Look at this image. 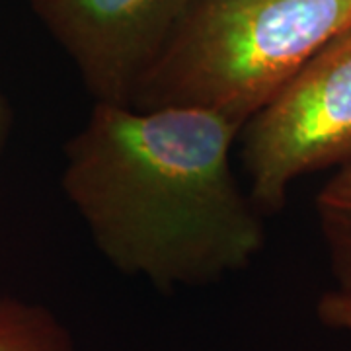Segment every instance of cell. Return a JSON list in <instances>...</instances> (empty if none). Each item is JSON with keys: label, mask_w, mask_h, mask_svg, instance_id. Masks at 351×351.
<instances>
[{"label": "cell", "mask_w": 351, "mask_h": 351, "mask_svg": "<svg viewBox=\"0 0 351 351\" xmlns=\"http://www.w3.org/2000/svg\"><path fill=\"white\" fill-rule=\"evenodd\" d=\"M351 25V0H191L129 106L193 108L246 125Z\"/></svg>", "instance_id": "obj_2"}, {"label": "cell", "mask_w": 351, "mask_h": 351, "mask_svg": "<svg viewBox=\"0 0 351 351\" xmlns=\"http://www.w3.org/2000/svg\"><path fill=\"white\" fill-rule=\"evenodd\" d=\"M10 129H12V110L8 106V100L0 94V156L8 143Z\"/></svg>", "instance_id": "obj_8"}, {"label": "cell", "mask_w": 351, "mask_h": 351, "mask_svg": "<svg viewBox=\"0 0 351 351\" xmlns=\"http://www.w3.org/2000/svg\"><path fill=\"white\" fill-rule=\"evenodd\" d=\"M316 209L326 234L336 285H351V160L318 193Z\"/></svg>", "instance_id": "obj_6"}, {"label": "cell", "mask_w": 351, "mask_h": 351, "mask_svg": "<svg viewBox=\"0 0 351 351\" xmlns=\"http://www.w3.org/2000/svg\"><path fill=\"white\" fill-rule=\"evenodd\" d=\"M240 131L205 110L96 101L64 147L63 189L117 271L172 291L254 262L265 232L230 166Z\"/></svg>", "instance_id": "obj_1"}, {"label": "cell", "mask_w": 351, "mask_h": 351, "mask_svg": "<svg viewBox=\"0 0 351 351\" xmlns=\"http://www.w3.org/2000/svg\"><path fill=\"white\" fill-rule=\"evenodd\" d=\"M318 320L351 341V285H336L316 302Z\"/></svg>", "instance_id": "obj_7"}, {"label": "cell", "mask_w": 351, "mask_h": 351, "mask_svg": "<svg viewBox=\"0 0 351 351\" xmlns=\"http://www.w3.org/2000/svg\"><path fill=\"white\" fill-rule=\"evenodd\" d=\"M96 101L129 106L191 0H29Z\"/></svg>", "instance_id": "obj_4"}, {"label": "cell", "mask_w": 351, "mask_h": 351, "mask_svg": "<svg viewBox=\"0 0 351 351\" xmlns=\"http://www.w3.org/2000/svg\"><path fill=\"white\" fill-rule=\"evenodd\" d=\"M252 203L279 211L301 176L351 160V25L242 127Z\"/></svg>", "instance_id": "obj_3"}, {"label": "cell", "mask_w": 351, "mask_h": 351, "mask_svg": "<svg viewBox=\"0 0 351 351\" xmlns=\"http://www.w3.org/2000/svg\"><path fill=\"white\" fill-rule=\"evenodd\" d=\"M0 351H76V346L47 306L0 297Z\"/></svg>", "instance_id": "obj_5"}]
</instances>
